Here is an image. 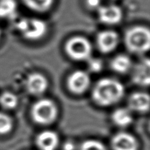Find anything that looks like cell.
<instances>
[{"label": "cell", "instance_id": "16", "mask_svg": "<svg viewBox=\"0 0 150 150\" xmlns=\"http://www.w3.org/2000/svg\"><path fill=\"white\" fill-rule=\"evenodd\" d=\"M16 0H0V18L11 19L17 13Z\"/></svg>", "mask_w": 150, "mask_h": 150}, {"label": "cell", "instance_id": "5", "mask_svg": "<svg viewBox=\"0 0 150 150\" xmlns=\"http://www.w3.org/2000/svg\"><path fill=\"white\" fill-rule=\"evenodd\" d=\"M67 56L76 61H87L92 53V44L86 38L76 36L71 38L65 44Z\"/></svg>", "mask_w": 150, "mask_h": 150}, {"label": "cell", "instance_id": "10", "mask_svg": "<svg viewBox=\"0 0 150 150\" xmlns=\"http://www.w3.org/2000/svg\"><path fill=\"white\" fill-rule=\"evenodd\" d=\"M111 145L113 150H139V146L133 135L125 132L117 133L111 139Z\"/></svg>", "mask_w": 150, "mask_h": 150}, {"label": "cell", "instance_id": "24", "mask_svg": "<svg viewBox=\"0 0 150 150\" xmlns=\"http://www.w3.org/2000/svg\"><path fill=\"white\" fill-rule=\"evenodd\" d=\"M0 38H1V31H0Z\"/></svg>", "mask_w": 150, "mask_h": 150}, {"label": "cell", "instance_id": "11", "mask_svg": "<svg viewBox=\"0 0 150 150\" xmlns=\"http://www.w3.org/2000/svg\"><path fill=\"white\" fill-rule=\"evenodd\" d=\"M133 82L139 86H148L150 83V62L148 58L135 66L132 74Z\"/></svg>", "mask_w": 150, "mask_h": 150}, {"label": "cell", "instance_id": "20", "mask_svg": "<svg viewBox=\"0 0 150 150\" xmlns=\"http://www.w3.org/2000/svg\"><path fill=\"white\" fill-rule=\"evenodd\" d=\"M80 150H107L103 144L97 140L85 141L81 146Z\"/></svg>", "mask_w": 150, "mask_h": 150}, {"label": "cell", "instance_id": "7", "mask_svg": "<svg viewBox=\"0 0 150 150\" xmlns=\"http://www.w3.org/2000/svg\"><path fill=\"white\" fill-rule=\"evenodd\" d=\"M119 42V35L113 30L102 31L97 36V45L103 54L112 52L118 46Z\"/></svg>", "mask_w": 150, "mask_h": 150}, {"label": "cell", "instance_id": "3", "mask_svg": "<svg viewBox=\"0 0 150 150\" xmlns=\"http://www.w3.org/2000/svg\"><path fill=\"white\" fill-rule=\"evenodd\" d=\"M31 114L32 120L37 124L48 125L57 120L58 108L53 100L48 98H42L32 105Z\"/></svg>", "mask_w": 150, "mask_h": 150}, {"label": "cell", "instance_id": "1", "mask_svg": "<svg viewBox=\"0 0 150 150\" xmlns=\"http://www.w3.org/2000/svg\"><path fill=\"white\" fill-rule=\"evenodd\" d=\"M125 92V86L118 80L105 78L95 83L92 99L100 106H111L120 102Z\"/></svg>", "mask_w": 150, "mask_h": 150}, {"label": "cell", "instance_id": "14", "mask_svg": "<svg viewBox=\"0 0 150 150\" xmlns=\"http://www.w3.org/2000/svg\"><path fill=\"white\" fill-rule=\"evenodd\" d=\"M113 122L120 127H126L133 122V115L129 108H119L111 115Z\"/></svg>", "mask_w": 150, "mask_h": 150}, {"label": "cell", "instance_id": "12", "mask_svg": "<svg viewBox=\"0 0 150 150\" xmlns=\"http://www.w3.org/2000/svg\"><path fill=\"white\" fill-rule=\"evenodd\" d=\"M149 95L146 92H135L128 98V107L130 111L146 113L149 109Z\"/></svg>", "mask_w": 150, "mask_h": 150}, {"label": "cell", "instance_id": "6", "mask_svg": "<svg viewBox=\"0 0 150 150\" xmlns=\"http://www.w3.org/2000/svg\"><path fill=\"white\" fill-rule=\"evenodd\" d=\"M90 76L83 70H76L67 78V84L69 90L76 95L84 93L90 86Z\"/></svg>", "mask_w": 150, "mask_h": 150}, {"label": "cell", "instance_id": "23", "mask_svg": "<svg viewBox=\"0 0 150 150\" xmlns=\"http://www.w3.org/2000/svg\"><path fill=\"white\" fill-rule=\"evenodd\" d=\"M63 149L64 150H74L75 146L73 143L71 142H66L63 146Z\"/></svg>", "mask_w": 150, "mask_h": 150}, {"label": "cell", "instance_id": "15", "mask_svg": "<svg viewBox=\"0 0 150 150\" xmlns=\"http://www.w3.org/2000/svg\"><path fill=\"white\" fill-rule=\"evenodd\" d=\"M132 60L125 54H119L111 62V68L116 73L124 74L132 68Z\"/></svg>", "mask_w": 150, "mask_h": 150}, {"label": "cell", "instance_id": "2", "mask_svg": "<svg viewBox=\"0 0 150 150\" xmlns=\"http://www.w3.org/2000/svg\"><path fill=\"white\" fill-rule=\"evenodd\" d=\"M126 48L133 54H143L147 52L150 47V32L149 28L136 26L129 29L125 34Z\"/></svg>", "mask_w": 150, "mask_h": 150}, {"label": "cell", "instance_id": "22", "mask_svg": "<svg viewBox=\"0 0 150 150\" xmlns=\"http://www.w3.org/2000/svg\"><path fill=\"white\" fill-rule=\"evenodd\" d=\"M86 5L91 10H98L102 6V0H85Z\"/></svg>", "mask_w": 150, "mask_h": 150}, {"label": "cell", "instance_id": "4", "mask_svg": "<svg viewBox=\"0 0 150 150\" xmlns=\"http://www.w3.org/2000/svg\"><path fill=\"white\" fill-rule=\"evenodd\" d=\"M16 27L21 32L23 37L29 40H38L41 39L47 32L45 22L35 18H23L18 21Z\"/></svg>", "mask_w": 150, "mask_h": 150}, {"label": "cell", "instance_id": "17", "mask_svg": "<svg viewBox=\"0 0 150 150\" xmlns=\"http://www.w3.org/2000/svg\"><path fill=\"white\" fill-rule=\"evenodd\" d=\"M55 0H22L23 4L33 11L44 13L51 8Z\"/></svg>", "mask_w": 150, "mask_h": 150}, {"label": "cell", "instance_id": "18", "mask_svg": "<svg viewBox=\"0 0 150 150\" xmlns=\"http://www.w3.org/2000/svg\"><path fill=\"white\" fill-rule=\"evenodd\" d=\"M18 103L17 96L13 92H4L0 95V105L4 109H13L17 106Z\"/></svg>", "mask_w": 150, "mask_h": 150}, {"label": "cell", "instance_id": "19", "mask_svg": "<svg viewBox=\"0 0 150 150\" xmlns=\"http://www.w3.org/2000/svg\"><path fill=\"white\" fill-rule=\"evenodd\" d=\"M13 127L11 117L3 112H0V135H6L10 133Z\"/></svg>", "mask_w": 150, "mask_h": 150}, {"label": "cell", "instance_id": "8", "mask_svg": "<svg viewBox=\"0 0 150 150\" xmlns=\"http://www.w3.org/2000/svg\"><path fill=\"white\" fill-rule=\"evenodd\" d=\"M98 18L102 23L107 25H115L122 19V10L116 4L102 5L98 10Z\"/></svg>", "mask_w": 150, "mask_h": 150}, {"label": "cell", "instance_id": "21", "mask_svg": "<svg viewBox=\"0 0 150 150\" xmlns=\"http://www.w3.org/2000/svg\"><path fill=\"white\" fill-rule=\"evenodd\" d=\"M88 61V68L92 73H97L102 70L103 67V62L101 59L98 58H89Z\"/></svg>", "mask_w": 150, "mask_h": 150}, {"label": "cell", "instance_id": "9", "mask_svg": "<svg viewBox=\"0 0 150 150\" xmlns=\"http://www.w3.org/2000/svg\"><path fill=\"white\" fill-rule=\"evenodd\" d=\"M26 89L28 92L35 96H40L45 92L48 87V81L44 75L40 73H33L26 79Z\"/></svg>", "mask_w": 150, "mask_h": 150}, {"label": "cell", "instance_id": "13", "mask_svg": "<svg viewBox=\"0 0 150 150\" xmlns=\"http://www.w3.org/2000/svg\"><path fill=\"white\" fill-rule=\"evenodd\" d=\"M59 143V138L56 132L45 130L38 135L37 146L40 150H56Z\"/></svg>", "mask_w": 150, "mask_h": 150}]
</instances>
